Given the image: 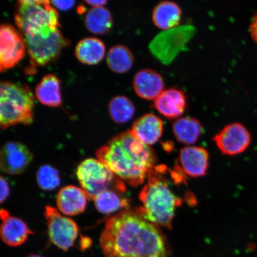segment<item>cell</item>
<instances>
[{"mask_svg": "<svg viewBox=\"0 0 257 257\" xmlns=\"http://www.w3.org/2000/svg\"><path fill=\"white\" fill-rule=\"evenodd\" d=\"M99 242L105 257H168L165 237L139 209H125L109 218Z\"/></svg>", "mask_w": 257, "mask_h": 257, "instance_id": "obj_1", "label": "cell"}, {"mask_svg": "<svg viewBox=\"0 0 257 257\" xmlns=\"http://www.w3.org/2000/svg\"><path fill=\"white\" fill-rule=\"evenodd\" d=\"M96 156L118 178L133 186L143 184L156 163L152 149L131 130L112 138L96 151Z\"/></svg>", "mask_w": 257, "mask_h": 257, "instance_id": "obj_2", "label": "cell"}, {"mask_svg": "<svg viewBox=\"0 0 257 257\" xmlns=\"http://www.w3.org/2000/svg\"><path fill=\"white\" fill-rule=\"evenodd\" d=\"M140 198L143 207L139 210L147 220L157 226L171 227L175 211L181 201L157 170L150 173Z\"/></svg>", "mask_w": 257, "mask_h": 257, "instance_id": "obj_3", "label": "cell"}, {"mask_svg": "<svg viewBox=\"0 0 257 257\" xmlns=\"http://www.w3.org/2000/svg\"><path fill=\"white\" fill-rule=\"evenodd\" d=\"M49 1H19L15 16L24 39L47 38L59 31V15Z\"/></svg>", "mask_w": 257, "mask_h": 257, "instance_id": "obj_4", "label": "cell"}, {"mask_svg": "<svg viewBox=\"0 0 257 257\" xmlns=\"http://www.w3.org/2000/svg\"><path fill=\"white\" fill-rule=\"evenodd\" d=\"M34 96L28 86L9 81L0 85V125L6 130L34 120Z\"/></svg>", "mask_w": 257, "mask_h": 257, "instance_id": "obj_5", "label": "cell"}, {"mask_svg": "<svg viewBox=\"0 0 257 257\" xmlns=\"http://www.w3.org/2000/svg\"><path fill=\"white\" fill-rule=\"evenodd\" d=\"M76 176L89 200L105 191H125L123 182L98 159L83 160L76 169Z\"/></svg>", "mask_w": 257, "mask_h": 257, "instance_id": "obj_6", "label": "cell"}, {"mask_svg": "<svg viewBox=\"0 0 257 257\" xmlns=\"http://www.w3.org/2000/svg\"><path fill=\"white\" fill-rule=\"evenodd\" d=\"M44 215L51 242L63 251H67L74 246L78 237V225L70 218L63 216L53 207L46 206Z\"/></svg>", "mask_w": 257, "mask_h": 257, "instance_id": "obj_7", "label": "cell"}, {"mask_svg": "<svg viewBox=\"0 0 257 257\" xmlns=\"http://www.w3.org/2000/svg\"><path fill=\"white\" fill-rule=\"evenodd\" d=\"M27 43L23 35L11 25L2 24L0 28V70L15 67L23 59Z\"/></svg>", "mask_w": 257, "mask_h": 257, "instance_id": "obj_8", "label": "cell"}, {"mask_svg": "<svg viewBox=\"0 0 257 257\" xmlns=\"http://www.w3.org/2000/svg\"><path fill=\"white\" fill-rule=\"evenodd\" d=\"M25 41L32 65L40 66L46 65L56 59L69 44L60 31L48 38Z\"/></svg>", "mask_w": 257, "mask_h": 257, "instance_id": "obj_9", "label": "cell"}, {"mask_svg": "<svg viewBox=\"0 0 257 257\" xmlns=\"http://www.w3.org/2000/svg\"><path fill=\"white\" fill-rule=\"evenodd\" d=\"M213 140L225 155L236 156L248 149L251 143V136L243 124L233 123L225 126Z\"/></svg>", "mask_w": 257, "mask_h": 257, "instance_id": "obj_10", "label": "cell"}, {"mask_svg": "<svg viewBox=\"0 0 257 257\" xmlns=\"http://www.w3.org/2000/svg\"><path fill=\"white\" fill-rule=\"evenodd\" d=\"M33 159V154L21 143L9 142L3 146L0 156V166L3 172L11 175L24 173Z\"/></svg>", "mask_w": 257, "mask_h": 257, "instance_id": "obj_11", "label": "cell"}, {"mask_svg": "<svg viewBox=\"0 0 257 257\" xmlns=\"http://www.w3.org/2000/svg\"><path fill=\"white\" fill-rule=\"evenodd\" d=\"M0 214L2 220L0 234L6 245L12 247L21 246L26 242L28 236L33 233L24 221L11 216L8 211L2 209Z\"/></svg>", "mask_w": 257, "mask_h": 257, "instance_id": "obj_12", "label": "cell"}, {"mask_svg": "<svg viewBox=\"0 0 257 257\" xmlns=\"http://www.w3.org/2000/svg\"><path fill=\"white\" fill-rule=\"evenodd\" d=\"M133 87L141 98L154 101L165 90V84L159 73L152 69H144L135 75Z\"/></svg>", "mask_w": 257, "mask_h": 257, "instance_id": "obj_13", "label": "cell"}, {"mask_svg": "<svg viewBox=\"0 0 257 257\" xmlns=\"http://www.w3.org/2000/svg\"><path fill=\"white\" fill-rule=\"evenodd\" d=\"M88 199L82 188L73 185L64 186L58 192L57 206L64 215L75 216L84 212Z\"/></svg>", "mask_w": 257, "mask_h": 257, "instance_id": "obj_14", "label": "cell"}, {"mask_svg": "<svg viewBox=\"0 0 257 257\" xmlns=\"http://www.w3.org/2000/svg\"><path fill=\"white\" fill-rule=\"evenodd\" d=\"M163 128V120L149 112L137 118L131 131L141 143L150 146L155 144L162 137Z\"/></svg>", "mask_w": 257, "mask_h": 257, "instance_id": "obj_15", "label": "cell"}, {"mask_svg": "<svg viewBox=\"0 0 257 257\" xmlns=\"http://www.w3.org/2000/svg\"><path fill=\"white\" fill-rule=\"evenodd\" d=\"M187 105L186 96L182 90L171 88L164 90L154 100V107L168 118H179Z\"/></svg>", "mask_w": 257, "mask_h": 257, "instance_id": "obj_16", "label": "cell"}, {"mask_svg": "<svg viewBox=\"0 0 257 257\" xmlns=\"http://www.w3.org/2000/svg\"><path fill=\"white\" fill-rule=\"evenodd\" d=\"M208 152L202 147L189 146L180 151L181 168L186 175L193 178L205 175L208 168Z\"/></svg>", "mask_w": 257, "mask_h": 257, "instance_id": "obj_17", "label": "cell"}, {"mask_svg": "<svg viewBox=\"0 0 257 257\" xmlns=\"http://www.w3.org/2000/svg\"><path fill=\"white\" fill-rule=\"evenodd\" d=\"M182 10L177 3L166 0L154 8L152 19L154 25L162 30L176 27L181 22Z\"/></svg>", "mask_w": 257, "mask_h": 257, "instance_id": "obj_18", "label": "cell"}, {"mask_svg": "<svg viewBox=\"0 0 257 257\" xmlns=\"http://www.w3.org/2000/svg\"><path fill=\"white\" fill-rule=\"evenodd\" d=\"M35 95L41 104L51 107H59L62 104L59 79L52 74L45 76L37 85Z\"/></svg>", "mask_w": 257, "mask_h": 257, "instance_id": "obj_19", "label": "cell"}, {"mask_svg": "<svg viewBox=\"0 0 257 257\" xmlns=\"http://www.w3.org/2000/svg\"><path fill=\"white\" fill-rule=\"evenodd\" d=\"M105 53L104 44L96 38H85L80 40L75 48V55L79 62L95 65L103 59Z\"/></svg>", "mask_w": 257, "mask_h": 257, "instance_id": "obj_20", "label": "cell"}, {"mask_svg": "<svg viewBox=\"0 0 257 257\" xmlns=\"http://www.w3.org/2000/svg\"><path fill=\"white\" fill-rule=\"evenodd\" d=\"M172 128L176 140L186 145L197 142L202 133L200 122L192 117L178 118L173 123Z\"/></svg>", "mask_w": 257, "mask_h": 257, "instance_id": "obj_21", "label": "cell"}, {"mask_svg": "<svg viewBox=\"0 0 257 257\" xmlns=\"http://www.w3.org/2000/svg\"><path fill=\"white\" fill-rule=\"evenodd\" d=\"M85 24L86 28L91 33L105 34L112 27L111 13L104 7L92 8L85 16Z\"/></svg>", "mask_w": 257, "mask_h": 257, "instance_id": "obj_22", "label": "cell"}, {"mask_svg": "<svg viewBox=\"0 0 257 257\" xmlns=\"http://www.w3.org/2000/svg\"><path fill=\"white\" fill-rule=\"evenodd\" d=\"M134 57L132 51L123 45L110 48L107 56V65L112 72L126 73L133 67Z\"/></svg>", "mask_w": 257, "mask_h": 257, "instance_id": "obj_23", "label": "cell"}, {"mask_svg": "<svg viewBox=\"0 0 257 257\" xmlns=\"http://www.w3.org/2000/svg\"><path fill=\"white\" fill-rule=\"evenodd\" d=\"M118 193L114 190H107L96 196L93 200L97 210L102 214H110L119 210L127 209L128 201Z\"/></svg>", "mask_w": 257, "mask_h": 257, "instance_id": "obj_24", "label": "cell"}, {"mask_svg": "<svg viewBox=\"0 0 257 257\" xmlns=\"http://www.w3.org/2000/svg\"><path fill=\"white\" fill-rule=\"evenodd\" d=\"M109 114L117 124H123L132 119L136 112L133 102L126 96L117 95L111 99L108 105Z\"/></svg>", "mask_w": 257, "mask_h": 257, "instance_id": "obj_25", "label": "cell"}, {"mask_svg": "<svg viewBox=\"0 0 257 257\" xmlns=\"http://www.w3.org/2000/svg\"><path fill=\"white\" fill-rule=\"evenodd\" d=\"M37 181L38 186L43 190H54L60 184L59 173L52 166L44 165L38 170Z\"/></svg>", "mask_w": 257, "mask_h": 257, "instance_id": "obj_26", "label": "cell"}, {"mask_svg": "<svg viewBox=\"0 0 257 257\" xmlns=\"http://www.w3.org/2000/svg\"><path fill=\"white\" fill-rule=\"evenodd\" d=\"M0 184H1V202L5 201L7 200L10 194V187L6 179L1 176V179H0Z\"/></svg>", "mask_w": 257, "mask_h": 257, "instance_id": "obj_27", "label": "cell"}, {"mask_svg": "<svg viewBox=\"0 0 257 257\" xmlns=\"http://www.w3.org/2000/svg\"><path fill=\"white\" fill-rule=\"evenodd\" d=\"M51 4L60 11H67L73 7L75 1H52Z\"/></svg>", "mask_w": 257, "mask_h": 257, "instance_id": "obj_28", "label": "cell"}, {"mask_svg": "<svg viewBox=\"0 0 257 257\" xmlns=\"http://www.w3.org/2000/svg\"><path fill=\"white\" fill-rule=\"evenodd\" d=\"M249 30L252 39L257 43V14L253 16L250 22Z\"/></svg>", "mask_w": 257, "mask_h": 257, "instance_id": "obj_29", "label": "cell"}, {"mask_svg": "<svg viewBox=\"0 0 257 257\" xmlns=\"http://www.w3.org/2000/svg\"><path fill=\"white\" fill-rule=\"evenodd\" d=\"M86 4L92 6V8L104 7V5L107 3V1L104 0H96V1H92V0H87L85 2Z\"/></svg>", "mask_w": 257, "mask_h": 257, "instance_id": "obj_30", "label": "cell"}, {"mask_svg": "<svg viewBox=\"0 0 257 257\" xmlns=\"http://www.w3.org/2000/svg\"><path fill=\"white\" fill-rule=\"evenodd\" d=\"M91 240L89 238H83L82 240L81 243H80V248L82 250L86 249L89 248L90 246H91Z\"/></svg>", "mask_w": 257, "mask_h": 257, "instance_id": "obj_31", "label": "cell"}, {"mask_svg": "<svg viewBox=\"0 0 257 257\" xmlns=\"http://www.w3.org/2000/svg\"><path fill=\"white\" fill-rule=\"evenodd\" d=\"M26 257H44V256L40 255H38V254H30Z\"/></svg>", "mask_w": 257, "mask_h": 257, "instance_id": "obj_32", "label": "cell"}]
</instances>
